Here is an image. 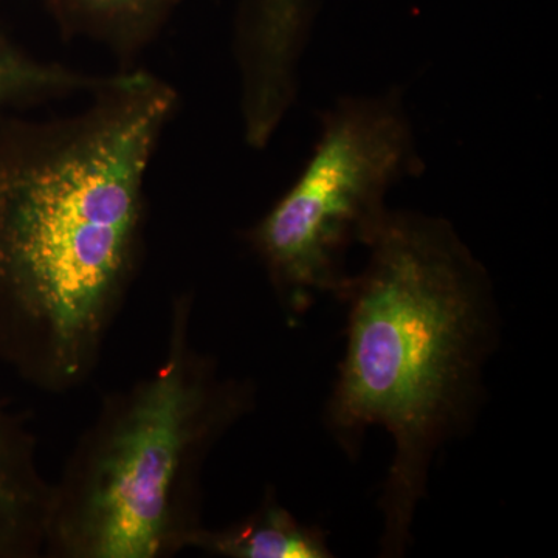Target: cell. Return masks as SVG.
Segmentation results:
<instances>
[{
  "label": "cell",
  "instance_id": "5b68a950",
  "mask_svg": "<svg viewBox=\"0 0 558 558\" xmlns=\"http://www.w3.org/2000/svg\"><path fill=\"white\" fill-rule=\"evenodd\" d=\"M53 501L27 436L0 409V557L27 556L49 542Z\"/></svg>",
  "mask_w": 558,
  "mask_h": 558
},
{
  "label": "cell",
  "instance_id": "3957f363",
  "mask_svg": "<svg viewBox=\"0 0 558 558\" xmlns=\"http://www.w3.org/2000/svg\"><path fill=\"white\" fill-rule=\"evenodd\" d=\"M183 315L163 365L109 403L54 488L49 543L68 557L156 558L199 529L189 512L194 473L252 391L190 351Z\"/></svg>",
  "mask_w": 558,
  "mask_h": 558
},
{
  "label": "cell",
  "instance_id": "7a4b0ae2",
  "mask_svg": "<svg viewBox=\"0 0 558 558\" xmlns=\"http://www.w3.org/2000/svg\"><path fill=\"white\" fill-rule=\"evenodd\" d=\"M349 282L347 341L326 403L349 458L369 428L392 440L379 498L380 557H403L440 451L472 428L501 317L484 264L449 220L389 209Z\"/></svg>",
  "mask_w": 558,
  "mask_h": 558
},
{
  "label": "cell",
  "instance_id": "277c9868",
  "mask_svg": "<svg viewBox=\"0 0 558 558\" xmlns=\"http://www.w3.org/2000/svg\"><path fill=\"white\" fill-rule=\"evenodd\" d=\"M422 168L402 92L344 97L323 113L299 178L248 233L286 310L303 314L319 296L343 299L348 250L369 244L387 218L389 190Z\"/></svg>",
  "mask_w": 558,
  "mask_h": 558
},
{
  "label": "cell",
  "instance_id": "52a82bcc",
  "mask_svg": "<svg viewBox=\"0 0 558 558\" xmlns=\"http://www.w3.org/2000/svg\"><path fill=\"white\" fill-rule=\"evenodd\" d=\"M183 0H50L69 31L119 53L142 49L165 27Z\"/></svg>",
  "mask_w": 558,
  "mask_h": 558
},
{
  "label": "cell",
  "instance_id": "8992f818",
  "mask_svg": "<svg viewBox=\"0 0 558 558\" xmlns=\"http://www.w3.org/2000/svg\"><path fill=\"white\" fill-rule=\"evenodd\" d=\"M230 558H330L328 534L301 523L275 499H266L248 519L222 531L197 529L186 548Z\"/></svg>",
  "mask_w": 558,
  "mask_h": 558
},
{
  "label": "cell",
  "instance_id": "6da1fadb",
  "mask_svg": "<svg viewBox=\"0 0 558 558\" xmlns=\"http://www.w3.org/2000/svg\"><path fill=\"white\" fill-rule=\"evenodd\" d=\"M175 108L170 83L126 70L0 149V359L43 387L78 384L94 365Z\"/></svg>",
  "mask_w": 558,
  "mask_h": 558
},
{
  "label": "cell",
  "instance_id": "ba28073f",
  "mask_svg": "<svg viewBox=\"0 0 558 558\" xmlns=\"http://www.w3.org/2000/svg\"><path fill=\"white\" fill-rule=\"evenodd\" d=\"M101 80L57 62L32 60L0 36V102L10 98L54 101L80 97Z\"/></svg>",
  "mask_w": 558,
  "mask_h": 558
}]
</instances>
